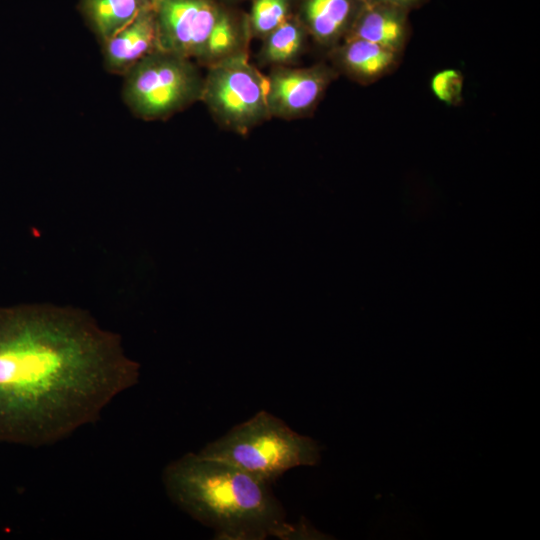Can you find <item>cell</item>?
<instances>
[{
  "label": "cell",
  "instance_id": "6da1fadb",
  "mask_svg": "<svg viewBox=\"0 0 540 540\" xmlns=\"http://www.w3.org/2000/svg\"><path fill=\"white\" fill-rule=\"evenodd\" d=\"M118 334L86 311L0 306V442L40 447L96 422L139 380Z\"/></svg>",
  "mask_w": 540,
  "mask_h": 540
},
{
  "label": "cell",
  "instance_id": "7a4b0ae2",
  "mask_svg": "<svg viewBox=\"0 0 540 540\" xmlns=\"http://www.w3.org/2000/svg\"><path fill=\"white\" fill-rule=\"evenodd\" d=\"M162 481L170 500L221 540L311 538L304 522L287 521L270 485L226 462L187 453L169 463Z\"/></svg>",
  "mask_w": 540,
  "mask_h": 540
},
{
  "label": "cell",
  "instance_id": "3957f363",
  "mask_svg": "<svg viewBox=\"0 0 540 540\" xmlns=\"http://www.w3.org/2000/svg\"><path fill=\"white\" fill-rule=\"evenodd\" d=\"M198 453L231 464L271 485L290 469L317 465L321 446L261 410Z\"/></svg>",
  "mask_w": 540,
  "mask_h": 540
},
{
  "label": "cell",
  "instance_id": "277c9868",
  "mask_svg": "<svg viewBox=\"0 0 540 540\" xmlns=\"http://www.w3.org/2000/svg\"><path fill=\"white\" fill-rule=\"evenodd\" d=\"M160 49L207 67L245 49L230 15L212 0H155Z\"/></svg>",
  "mask_w": 540,
  "mask_h": 540
},
{
  "label": "cell",
  "instance_id": "5b68a950",
  "mask_svg": "<svg viewBox=\"0 0 540 540\" xmlns=\"http://www.w3.org/2000/svg\"><path fill=\"white\" fill-rule=\"evenodd\" d=\"M122 98L136 117L163 120L201 100L203 81L194 61L158 49L124 75Z\"/></svg>",
  "mask_w": 540,
  "mask_h": 540
},
{
  "label": "cell",
  "instance_id": "8992f818",
  "mask_svg": "<svg viewBox=\"0 0 540 540\" xmlns=\"http://www.w3.org/2000/svg\"><path fill=\"white\" fill-rule=\"evenodd\" d=\"M201 100L221 125L237 133L245 134L270 117L267 80L245 49L208 66Z\"/></svg>",
  "mask_w": 540,
  "mask_h": 540
},
{
  "label": "cell",
  "instance_id": "52a82bcc",
  "mask_svg": "<svg viewBox=\"0 0 540 540\" xmlns=\"http://www.w3.org/2000/svg\"><path fill=\"white\" fill-rule=\"evenodd\" d=\"M335 77L329 67H278L267 80V105L270 116L295 118L310 112Z\"/></svg>",
  "mask_w": 540,
  "mask_h": 540
},
{
  "label": "cell",
  "instance_id": "ba28073f",
  "mask_svg": "<svg viewBox=\"0 0 540 540\" xmlns=\"http://www.w3.org/2000/svg\"><path fill=\"white\" fill-rule=\"evenodd\" d=\"M103 64L124 75L140 60L160 49L154 6L143 10L128 25L101 43Z\"/></svg>",
  "mask_w": 540,
  "mask_h": 540
},
{
  "label": "cell",
  "instance_id": "9c48e42d",
  "mask_svg": "<svg viewBox=\"0 0 540 540\" xmlns=\"http://www.w3.org/2000/svg\"><path fill=\"white\" fill-rule=\"evenodd\" d=\"M408 10L376 2L362 4L345 39H363L402 52L408 36Z\"/></svg>",
  "mask_w": 540,
  "mask_h": 540
},
{
  "label": "cell",
  "instance_id": "30bf717a",
  "mask_svg": "<svg viewBox=\"0 0 540 540\" xmlns=\"http://www.w3.org/2000/svg\"><path fill=\"white\" fill-rule=\"evenodd\" d=\"M335 65L362 84H370L389 73L400 53L363 39H345L332 49Z\"/></svg>",
  "mask_w": 540,
  "mask_h": 540
},
{
  "label": "cell",
  "instance_id": "8fae6325",
  "mask_svg": "<svg viewBox=\"0 0 540 540\" xmlns=\"http://www.w3.org/2000/svg\"><path fill=\"white\" fill-rule=\"evenodd\" d=\"M362 0H304L303 21L315 41L333 49L347 35Z\"/></svg>",
  "mask_w": 540,
  "mask_h": 540
},
{
  "label": "cell",
  "instance_id": "7c38bea8",
  "mask_svg": "<svg viewBox=\"0 0 540 540\" xmlns=\"http://www.w3.org/2000/svg\"><path fill=\"white\" fill-rule=\"evenodd\" d=\"M155 0H81L83 15L100 44L112 37Z\"/></svg>",
  "mask_w": 540,
  "mask_h": 540
},
{
  "label": "cell",
  "instance_id": "4fadbf2b",
  "mask_svg": "<svg viewBox=\"0 0 540 540\" xmlns=\"http://www.w3.org/2000/svg\"><path fill=\"white\" fill-rule=\"evenodd\" d=\"M303 28L286 19L265 36L261 49V60L267 64L285 65L295 60L304 46Z\"/></svg>",
  "mask_w": 540,
  "mask_h": 540
},
{
  "label": "cell",
  "instance_id": "5bb4252c",
  "mask_svg": "<svg viewBox=\"0 0 540 540\" xmlns=\"http://www.w3.org/2000/svg\"><path fill=\"white\" fill-rule=\"evenodd\" d=\"M287 0H255L251 10L252 29L266 36L287 19Z\"/></svg>",
  "mask_w": 540,
  "mask_h": 540
},
{
  "label": "cell",
  "instance_id": "9a60e30c",
  "mask_svg": "<svg viewBox=\"0 0 540 540\" xmlns=\"http://www.w3.org/2000/svg\"><path fill=\"white\" fill-rule=\"evenodd\" d=\"M431 91L441 102L449 106H457L463 100L464 77L454 68L438 71L430 82Z\"/></svg>",
  "mask_w": 540,
  "mask_h": 540
},
{
  "label": "cell",
  "instance_id": "2e32d148",
  "mask_svg": "<svg viewBox=\"0 0 540 540\" xmlns=\"http://www.w3.org/2000/svg\"><path fill=\"white\" fill-rule=\"evenodd\" d=\"M362 1L383 3V4L393 5V6H397V7L409 10L423 3L425 0H362Z\"/></svg>",
  "mask_w": 540,
  "mask_h": 540
}]
</instances>
